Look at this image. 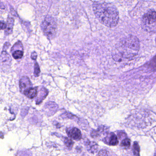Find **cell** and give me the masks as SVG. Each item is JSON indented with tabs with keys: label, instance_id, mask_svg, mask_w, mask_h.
Instances as JSON below:
<instances>
[{
	"label": "cell",
	"instance_id": "cell-19",
	"mask_svg": "<svg viewBox=\"0 0 156 156\" xmlns=\"http://www.w3.org/2000/svg\"><path fill=\"white\" fill-rule=\"evenodd\" d=\"M7 28V24L4 22H0V29L2 30H5Z\"/></svg>",
	"mask_w": 156,
	"mask_h": 156
},
{
	"label": "cell",
	"instance_id": "cell-21",
	"mask_svg": "<svg viewBox=\"0 0 156 156\" xmlns=\"http://www.w3.org/2000/svg\"><path fill=\"white\" fill-rule=\"evenodd\" d=\"M31 57L32 60H36V59H37V53H36V52H33L32 53Z\"/></svg>",
	"mask_w": 156,
	"mask_h": 156
},
{
	"label": "cell",
	"instance_id": "cell-17",
	"mask_svg": "<svg viewBox=\"0 0 156 156\" xmlns=\"http://www.w3.org/2000/svg\"><path fill=\"white\" fill-rule=\"evenodd\" d=\"M130 145V140L127 138H126L122 140L121 143V146L125 147L128 148L129 147Z\"/></svg>",
	"mask_w": 156,
	"mask_h": 156
},
{
	"label": "cell",
	"instance_id": "cell-8",
	"mask_svg": "<svg viewBox=\"0 0 156 156\" xmlns=\"http://www.w3.org/2000/svg\"><path fill=\"white\" fill-rule=\"evenodd\" d=\"M106 141H108V144L110 146H115L119 143L117 137L114 133H110L106 138Z\"/></svg>",
	"mask_w": 156,
	"mask_h": 156
},
{
	"label": "cell",
	"instance_id": "cell-16",
	"mask_svg": "<svg viewBox=\"0 0 156 156\" xmlns=\"http://www.w3.org/2000/svg\"><path fill=\"white\" fill-rule=\"evenodd\" d=\"M64 143L66 146L69 149L72 148L73 146L74 142L71 139L68 138H66L65 139Z\"/></svg>",
	"mask_w": 156,
	"mask_h": 156
},
{
	"label": "cell",
	"instance_id": "cell-22",
	"mask_svg": "<svg viewBox=\"0 0 156 156\" xmlns=\"http://www.w3.org/2000/svg\"><path fill=\"white\" fill-rule=\"evenodd\" d=\"M10 45V44L9 43L7 42L4 44V50H6L7 49L9 48V47Z\"/></svg>",
	"mask_w": 156,
	"mask_h": 156
},
{
	"label": "cell",
	"instance_id": "cell-20",
	"mask_svg": "<svg viewBox=\"0 0 156 156\" xmlns=\"http://www.w3.org/2000/svg\"><path fill=\"white\" fill-rule=\"evenodd\" d=\"M98 155H101V156H105V155H108V154L107 151L106 150H101L99 151V153H98Z\"/></svg>",
	"mask_w": 156,
	"mask_h": 156
},
{
	"label": "cell",
	"instance_id": "cell-1",
	"mask_svg": "<svg viewBox=\"0 0 156 156\" xmlns=\"http://www.w3.org/2000/svg\"><path fill=\"white\" fill-rule=\"evenodd\" d=\"M93 9L96 17L105 26L113 28L117 25L119 20L118 11L112 4L95 3Z\"/></svg>",
	"mask_w": 156,
	"mask_h": 156
},
{
	"label": "cell",
	"instance_id": "cell-15",
	"mask_svg": "<svg viewBox=\"0 0 156 156\" xmlns=\"http://www.w3.org/2000/svg\"><path fill=\"white\" fill-rule=\"evenodd\" d=\"M133 153L134 155L138 156L140 155V147L138 143L137 142H135L133 146Z\"/></svg>",
	"mask_w": 156,
	"mask_h": 156
},
{
	"label": "cell",
	"instance_id": "cell-11",
	"mask_svg": "<svg viewBox=\"0 0 156 156\" xmlns=\"http://www.w3.org/2000/svg\"><path fill=\"white\" fill-rule=\"evenodd\" d=\"M57 107L58 106L56 104L53 102H50L46 104L44 108L46 110H48V115L50 114L51 115L52 114L51 113H55V111L57 110Z\"/></svg>",
	"mask_w": 156,
	"mask_h": 156
},
{
	"label": "cell",
	"instance_id": "cell-18",
	"mask_svg": "<svg viewBox=\"0 0 156 156\" xmlns=\"http://www.w3.org/2000/svg\"><path fill=\"white\" fill-rule=\"evenodd\" d=\"M40 72H41V70H40L39 65L37 62H36L34 65V74L36 76H38L39 75V74L40 73Z\"/></svg>",
	"mask_w": 156,
	"mask_h": 156
},
{
	"label": "cell",
	"instance_id": "cell-9",
	"mask_svg": "<svg viewBox=\"0 0 156 156\" xmlns=\"http://www.w3.org/2000/svg\"><path fill=\"white\" fill-rule=\"evenodd\" d=\"M24 94L29 98L32 99L37 95V87L27 88L23 91Z\"/></svg>",
	"mask_w": 156,
	"mask_h": 156
},
{
	"label": "cell",
	"instance_id": "cell-2",
	"mask_svg": "<svg viewBox=\"0 0 156 156\" xmlns=\"http://www.w3.org/2000/svg\"><path fill=\"white\" fill-rule=\"evenodd\" d=\"M118 48L119 53L124 58L134 57L139 50V41L136 36H129L119 42Z\"/></svg>",
	"mask_w": 156,
	"mask_h": 156
},
{
	"label": "cell",
	"instance_id": "cell-4",
	"mask_svg": "<svg viewBox=\"0 0 156 156\" xmlns=\"http://www.w3.org/2000/svg\"><path fill=\"white\" fill-rule=\"evenodd\" d=\"M142 28L148 32H155L156 26V14L154 10H150L143 16L141 22Z\"/></svg>",
	"mask_w": 156,
	"mask_h": 156
},
{
	"label": "cell",
	"instance_id": "cell-7",
	"mask_svg": "<svg viewBox=\"0 0 156 156\" xmlns=\"http://www.w3.org/2000/svg\"><path fill=\"white\" fill-rule=\"evenodd\" d=\"M31 85L30 79L27 76L23 77L20 81V86L21 90H25V89L31 87Z\"/></svg>",
	"mask_w": 156,
	"mask_h": 156
},
{
	"label": "cell",
	"instance_id": "cell-6",
	"mask_svg": "<svg viewBox=\"0 0 156 156\" xmlns=\"http://www.w3.org/2000/svg\"><path fill=\"white\" fill-rule=\"evenodd\" d=\"M68 136L71 138L75 140H80L82 138V133L81 131L76 128H73L66 131Z\"/></svg>",
	"mask_w": 156,
	"mask_h": 156
},
{
	"label": "cell",
	"instance_id": "cell-13",
	"mask_svg": "<svg viewBox=\"0 0 156 156\" xmlns=\"http://www.w3.org/2000/svg\"><path fill=\"white\" fill-rule=\"evenodd\" d=\"M40 95L39 96V98H38V99L36 100L37 101V104H40L41 102H42L43 100L45 98V97L48 94V92H47V90L45 89V88L43 87L42 89L40 92Z\"/></svg>",
	"mask_w": 156,
	"mask_h": 156
},
{
	"label": "cell",
	"instance_id": "cell-12",
	"mask_svg": "<svg viewBox=\"0 0 156 156\" xmlns=\"http://www.w3.org/2000/svg\"><path fill=\"white\" fill-rule=\"evenodd\" d=\"M86 146H87V149L91 153H94L97 151L98 146L97 144L94 142H90L88 141L86 142Z\"/></svg>",
	"mask_w": 156,
	"mask_h": 156
},
{
	"label": "cell",
	"instance_id": "cell-14",
	"mask_svg": "<svg viewBox=\"0 0 156 156\" xmlns=\"http://www.w3.org/2000/svg\"><path fill=\"white\" fill-rule=\"evenodd\" d=\"M23 55V52L20 50H17L14 51L12 53V56L14 59H20L22 58Z\"/></svg>",
	"mask_w": 156,
	"mask_h": 156
},
{
	"label": "cell",
	"instance_id": "cell-3",
	"mask_svg": "<svg viewBox=\"0 0 156 156\" xmlns=\"http://www.w3.org/2000/svg\"><path fill=\"white\" fill-rule=\"evenodd\" d=\"M41 28L45 36L49 39H52L55 37L57 33V25L52 17L47 16L42 23Z\"/></svg>",
	"mask_w": 156,
	"mask_h": 156
},
{
	"label": "cell",
	"instance_id": "cell-10",
	"mask_svg": "<svg viewBox=\"0 0 156 156\" xmlns=\"http://www.w3.org/2000/svg\"><path fill=\"white\" fill-rule=\"evenodd\" d=\"M14 20L13 18L9 16L7 20V25L6 28V33L11 34L12 33L14 25Z\"/></svg>",
	"mask_w": 156,
	"mask_h": 156
},
{
	"label": "cell",
	"instance_id": "cell-5",
	"mask_svg": "<svg viewBox=\"0 0 156 156\" xmlns=\"http://www.w3.org/2000/svg\"><path fill=\"white\" fill-rule=\"evenodd\" d=\"M12 59L10 55L6 51H3L0 55V66L4 71H7L10 67Z\"/></svg>",
	"mask_w": 156,
	"mask_h": 156
}]
</instances>
